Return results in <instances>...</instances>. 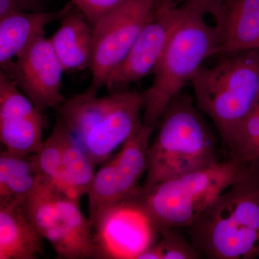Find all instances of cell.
Here are the masks:
<instances>
[{
	"instance_id": "12",
	"label": "cell",
	"mask_w": 259,
	"mask_h": 259,
	"mask_svg": "<svg viewBox=\"0 0 259 259\" xmlns=\"http://www.w3.org/2000/svg\"><path fill=\"white\" fill-rule=\"evenodd\" d=\"M44 115L13 81L0 71V141L18 155L35 154L42 144Z\"/></svg>"
},
{
	"instance_id": "15",
	"label": "cell",
	"mask_w": 259,
	"mask_h": 259,
	"mask_svg": "<svg viewBox=\"0 0 259 259\" xmlns=\"http://www.w3.org/2000/svg\"><path fill=\"white\" fill-rule=\"evenodd\" d=\"M74 7L70 2L56 11L13 12L0 17V66L14 60L35 39L45 34V27L62 20Z\"/></svg>"
},
{
	"instance_id": "17",
	"label": "cell",
	"mask_w": 259,
	"mask_h": 259,
	"mask_svg": "<svg viewBox=\"0 0 259 259\" xmlns=\"http://www.w3.org/2000/svg\"><path fill=\"white\" fill-rule=\"evenodd\" d=\"M44 240L21 207L0 206V259L37 258Z\"/></svg>"
},
{
	"instance_id": "22",
	"label": "cell",
	"mask_w": 259,
	"mask_h": 259,
	"mask_svg": "<svg viewBox=\"0 0 259 259\" xmlns=\"http://www.w3.org/2000/svg\"><path fill=\"white\" fill-rule=\"evenodd\" d=\"M226 148L230 158L244 163L259 161V103L242 122Z\"/></svg>"
},
{
	"instance_id": "7",
	"label": "cell",
	"mask_w": 259,
	"mask_h": 259,
	"mask_svg": "<svg viewBox=\"0 0 259 259\" xmlns=\"http://www.w3.org/2000/svg\"><path fill=\"white\" fill-rule=\"evenodd\" d=\"M26 217L50 243L57 258L101 259L93 225L79 202L39 183L22 205Z\"/></svg>"
},
{
	"instance_id": "20",
	"label": "cell",
	"mask_w": 259,
	"mask_h": 259,
	"mask_svg": "<svg viewBox=\"0 0 259 259\" xmlns=\"http://www.w3.org/2000/svg\"><path fill=\"white\" fill-rule=\"evenodd\" d=\"M63 152L62 122L56 116L55 125L51 136L44 141L35 156L40 171V183L67 197Z\"/></svg>"
},
{
	"instance_id": "5",
	"label": "cell",
	"mask_w": 259,
	"mask_h": 259,
	"mask_svg": "<svg viewBox=\"0 0 259 259\" xmlns=\"http://www.w3.org/2000/svg\"><path fill=\"white\" fill-rule=\"evenodd\" d=\"M56 110L75 141L98 166L111 158L143 125L144 99L135 90L104 97L85 90Z\"/></svg>"
},
{
	"instance_id": "11",
	"label": "cell",
	"mask_w": 259,
	"mask_h": 259,
	"mask_svg": "<svg viewBox=\"0 0 259 259\" xmlns=\"http://www.w3.org/2000/svg\"><path fill=\"white\" fill-rule=\"evenodd\" d=\"M156 233V227L131 196L106 209L93 224L101 259H136L156 243L152 239Z\"/></svg>"
},
{
	"instance_id": "19",
	"label": "cell",
	"mask_w": 259,
	"mask_h": 259,
	"mask_svg": "<svg viewBox=\"0 0 259 259\" xmlns=\"http://www.w3.org/2000/svg\"><path fill=\"white\" fill-rule=\"evenodd\" d=\"M58 116V115H56ZM62 122L63 161L66 196L80 201L88 194L96 173V164L75 141L72 135Z\"/></svg>"
},
{
	"instance_id": "10",
	"label": "cell",
	"mask_w": 259,
	"mask_h": 259,
	"mask_svg": "<svg viewBox=\"0 0 259 259\" xmlns=\"http://www.w3.org/2000/svg\"><path fill=\"white\" fill-rule=\"evenodd\" d=\"M4 73L42 115L66 99L61 94L64 70L45 34L33 40L14 60L2 66Z\"/></svg>"
},
{
	"instance_id": "9",
	"label": "cell",
	"mask_w": 259,
	"mask_h": 259,
	"mask_svg": "<svg viewBox=\"0 0 259 259\" xmlns=\"http://www.w3.org/2000/svg\"><path fill=\"white\" fill-rule=\"evenodd\" d=\"M154 130L143 123L120 152L95 173L87 194L93 225L106 209L125 200L140 187V180L147 170L149 140Z\"/></svg>"
},
{
	"instance_id": "4",
	"label": "cell",
	"mask_w": 259,
	"mask_h": 259,
	"mask_svg": "<svg viewBox=\"0 0 259 259\" xmlns=\"http://www.w3.org/2000/svg\"><path fill=\"white\" fill-rule=\"evenodd\" d=\"M202 65L190 84L196 105L212 121L224 146L259 103V49L221 55Z\"/></svg>"
},
{
	"instance_id": "3",
	"label": "cell",
	"mask_w": 259,
	"mask_h": 259,
	"mask_svg": "<svg viewBox=\"0 0 259 259\" xmlns=\"http://www.w3.org/2000/svg\"><path fill=\"white\" fill-rule=\"evenodd\" d=\"M200 112L185 92L168 103L148 146L142 187L150 188L217 163L216 137Z\"/></svg>"
},
{
	"instance_id": "16",
	"label": "cell",
	"mask_w": 259,
	"mask_h": 259,
	"mask_svg": "<svg viewBox=\"0 0 259 259\" xmlns=\"http://www.w3.org/2000/svg\"><path fill=\"white\" fill-rule=\"evenodd\" d=\"M61 26L50 38L64 71L91 67L93 28L76 7L61 20Z\"/></svg>"
},
{
	"instance_id": "21",
	"label": "cell",
	"mask_w": 259,
	"mask_h": 259,
	"mask_svg": "<svg viewBox=\"0 0 259 259\" xmlns=\"http://www.w3.org/2000/svg\"><path fill=\"white\" fill-rule=\"evenodd\" d=\"M180 229L168 227L158 228L159 241L141 252L136 259L200 258L202 256L198 250Z\"/></svg>"
},
{
	"instance_id": "24",
	"label": "cell",
	"mask_w": 259,
	"mask_h": 259,
	"mask_svg": "<svg viewBox=\"0 0 259 259\" xmlns=\"http://www.w3.org/2000/svg\"><path fill=\"white\" fill-rule=\"evenodd\" d=\"M54 0H0V17L13 12L49 11Z\"/></svg>"
},
{
	"instance_id": "25",
	"label": "cell",
	"mask_w": 259,
	"mask_h": 259,
	"mask_svg": "<svg viewBox=\"0 0 259 259\" xmlns=\"http://www.w3.org/2000/svg\"><path fill=\"white\" fill-rule=\"evenodd\" d=\"M159 3L161 5H166L174 3V1L173 0H159Z\"/></svg>"
},
{
	"instance_id": "6",
	"label": "cell",
	"mask_w": 259,
	"mask_h": 259,
	"mask_svg": "<svg viewBox=\"0 0 259 259\" xmlns=\"http://www.w3.org/2000/svg\"><path fill=\"white\" fill-rule=\"evenodd\" d=\"M253 163L230 158L150 188L139 187L131 196L157 231L162 227L187 228Z\"/></svg>"
},
{
	"instance_id": "13",
	"label": "cell",
	"mask_w": 259,
	"mask_h": 259,
	"mask_svg": "<svg viewBox=\"0 0 259 259\" xmlns=\"http://www.w3.org/2000/svg\"><path fill=\"white\" fill-rule=\"evenodd\" d=\"M179 17L175 3L161 5L156 18L143 29L123 61L109 75L108 89L138 82L153 73L161 59Z\"/></svg>"
},
{
	"instance_id": "8",
	"label": "cell",
	"mask_w": 259,
	"mask_h": 259,
	"mask_svg": "<svg viewBox=\"0 0 259 259\" xmlns=\"http://www.w3.org/2000/svg\"><path fill=\"white\" fill-rule=\"evenodd\" d=\"M159 0H127L93 26V74L88 91L98 93L123 61L143 29L159 11Z\"/></svg>"
},
{
	"instance_id": "1",
	"label": "cell",
	"mask_w": 259,
	"mask_h": 259,
	"mask_svg": "<svg viewBox=\"0 0 259 259\" xmlns=\"http://www.w3.org/2000/svg\"><path fill=\"white\" fill-rule=\"evenodd\" d=\"M207 16L205 0H186L179 6L178 20L153 71L152 84L142 94L144 125L157 127L168 103L206 59L217 56L219 35Z\"/></svg>"
},
{
	"instance_id": "14",
	"label": "cell",
	"mask_w": 259,
	"mask_h": 259,
	"mask_svg": "<svg viewBox=\"0 0 259 259\" xmlns=\"http://www.w3.org/2000/svg\"><path fill=\"white\" fill-rule=\"evenodd\" d=\"M206 10L219 35L217 56L256 49L259 0H206Z\"/></svg>"
},
{
	"instance_id": "26",
	"label": "cell",
	"mask_w": 259,
	"mask_h": 259,
	"mask_svg": "<svg viewBox=\"0 0 259 259\" xmlns=\"http://www.w3.org/2000/svg\"><path fill=\"white\" fill-rule=\"evenodd\" d=\"M256 49H259V42H258V46H257Z\"/></svg>"
},
{
	"instance_id": "18",
	"label": "cell",
	"mask_w": 259,
	"mask_h": 259,
	"mask_svg": "<svg viewBox=\"0 0 259 259\" xmlns=\"http://www.w3.org/2000/svg\"><path fill=\"white\" fill-rule=\"evenodd\" d=\"M40 176L35 154L0 153V206L22 207L37 188Z\"/></svg>"
},
{
	"instance_id": "23",
	"label": "cell",
	"mask_w": 259,
	"mask_h": 259,
	"mask_svg": "<svg viewBox=\"0 0 259 259\" xmlns=\"http://www.w3.org/2000/svg\"><path fill=\"white\" fill-rule=\"evenodd\" d=\"M127 0H71V3L86 17L93 26L104 16Z\"/></svg>"
},
{
	"instance_id": "2",
	"label": "cell",
	"mask_w": 259,
	"mask_h": 259,
	"mask_svg": "<svg viewBox=\"0 0 259 259\" xmlns=\"http://www.w3.org/2000/svg\"><path fill=\"white\" fill-rule=\"evenodd\" d=\"M186 229L204 258H258L259 161Z\"/></svg>"
}]
</instances>
